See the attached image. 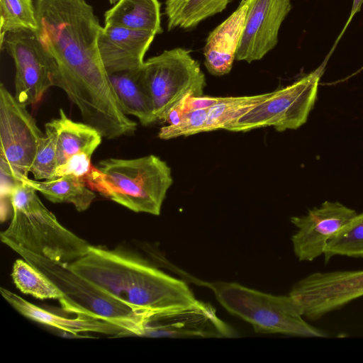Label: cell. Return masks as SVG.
I'll list each match as a JSON object with an SVG mask.
<instances>
[{
  "instance_id": "6da1fadb",
  "label": "cell",
  "mask_w": 363,
  "mask_h": 363,
  "mask_svg": "<svg viewBox=\"0 0 363 363\" xmlns=\"http://www.w3.org/2000/svg\"><path fill=\"white\" fill-rule=\"evenodd\" d=\"M34 33L48 61L53 86L62 89L84 123L108 140L132 135L137 123L122 110L103 63L102 26L86 0H35Z\"/></svg>"
},
{
  "instance_id": "7a4b0ae2",
  "label": "cell",
  "mask_w": 363,
  "mask_h": 363,
  "mask_svg": "<svg viewBox=\"0 0 363 363\" xmlns=\"http://www.w3.org/2000/svg\"><path fill=\"white\" fill-rule=\"evenodd\" d=\"M68 267L103 292L142 313L154 314L199 301L186 282L123 250L90 245L87 252Z\"/></svg>"
},
{
  "instance_id": "3957f363",
  "label": "cell",
  "mask_w": 363,
  "mask_h": 363,
  "mask_svg": "<svg viewBox=\"0 0 363 363\" xmlns=\"http://www.w3.org/2000/svg\"><path fill=\"white\" fill-rule=\"evenodd\" d=\"M10 202L12 218L0 237L11 249L21 248L66 264L87 252L90 245L60 224L40 201L37 191L28 184H16Z\"/></svg>"
},
{
  "instance_id": "277c9868",
  "label": "cell",
  "mask_w": 363,
  "mask_h": 363,
  "mask_svg": "<svg viewBox=\"0 0 363 363\" xmlns=\"http://www.w3.org/2000/svg\"><path fill=\"white\" fill-rule=\"evenodd\" d=\"M83 179L91 189L112 201L155 216L160 214L173 183L170 167L154 155L103 160Z\"/></svg>"
},
{
  "instance_id": "5b68a950",
  "label": "cell",
  "mask_w": 363,
  "mask_h": 363,
  "mask_svg": "<svg viewBox=\"0 0 363 363\" xmlns=\"http://www.w3.org/2000/svg\"><path fill=\"white\" fill-rule=\"evenodd\" d=\"M46 275L63 293V310L77 315L106 320L125 328L128 335L142 336L151 314L138 312L103 292L73 272L68 264L35 255L21 248L13 250Z\"/></svg>"
},
{
  "instance_id": "8992f818",
  "label": "cell",
  "mask_w": 363,
  "mask_h": 363,
  "mask_svg": "<svg viewBox=\"0 0 363 363\" xmlns=\"http://www.w3.org/2000/svg\"><path fill=\"white\" fill-rule=\"evenodd\" d=\"M220 305L249 323L257 333L303 337H327L324 330L308 324L291 296L273 295L234 282L212 284Z\"/></svg>"
},
{
  "instance_id": "52a82bcc",
  "label": "cell",
  "mask_w": 363,
  "mask_h": 363,
  "mask_svg": "<svg viewBox=\"0 0 363 363\" xmlns=\"http://www.w3.org/2000/svg\"><path fill=\"white\" fill-rule=\"evenodd\" d=\"M325 63L290 85L272 91L267 99L228 123L225 130L247 132L273 127L282 132L303 125L317 98L318 84Z\"/></svg>"
},
{
  "instance_id": "ba28073f",
  "label": "cell",
  "mask_w": 363,
  "mask_h": 363,
  "mask_svg": "<svg viewBox=\"0 0 363 363\" xmlns=\"http://www.w3.org/2000/svg\"><path fill=\"white\" fill-rule=\"evenodd\" d=\"M142 74L158 121L185 96H203L206 86L199 62L182 48L149 58L144 62Z\"/></svg>"
},
{
  "instance_id": "9c48e42d",
  "label": "cell",
  "mask_w": 363,
  "mask_h": 363,
  "mask_svg": "<svg viewBox=\"0 0 363 363\" xmlns=\"http://www.w3.org/2000/svg\"><path fill=\"white\" fill-rule=\"evenodd\" d=\"M45 135L27 106L1 83L0 161L8 166L16 180L21 182L28 177Z\"/></svg>"
},
{
  "instance_id": "30bf717a",
  "label": "cell",
  "mask_w": 363,
  "mask_h": 363,
  "mask_svg": "<svg viewBox=\"0 0 363 363\" xmlns=\"http://www.w3.org/2000/svg\"><path fill=\"white\" fill-rule=\"evenodd\" d=\"M289 294L303 317L316 320L363 296V270L313 272L296 282Z\"/></svg>"
},
{
  "instance_id": "8fae6325",
  "label": "cell",
  "mask_w": 363,
  "mask_h": 363,
  "mask_svg": "<svg viewBox=\"0 0 363 363\" xmlns=\"http://www.w3.org/2000/svg\"><path fill=\"white\" fill-rule=\"evenodd\" d=\"M0 47L14 62V96L26 106L36 105L53 84L48 61L35 34L26 31L8 33Z\"/></svg>"
},
{
  "instance_id": "7c38bea8",
  "label": "cell",
  "mask_w": 363,
  "mask_h": 363,
  "mask_svg": "<svg viewBox=\"0 0 363 363\" xmlns=\"http://www.w3.org/2000/svg\"><path fill=\"white\" fill-rule=\"evenodd\" d=\"M142 336L151 337L227 338L237 332L216 315L208 303H198L152 314Z\"/></svg>"
},
{
  "instance_id": "4fadbf2b",
  "label": "cell",
  "mask_w": 363,
  "mask_h": 363,
  "mask_svg": "<svg viewBox=\"0 0 363 363\" xmlns=\"http://www.w3.org/2000/svg\"><path fill=\"white\" fill-rule=\"evenodd\" d=\"M357 215L338 201H325L301 216H293L297 228L291 237L293 250L299 261L311 262L323 255L330 238Z\"/></svg>"
},
{
  "instance_id": "5bb4252c",
  "label": "cell",
  "mask_w": 363,
  "mask_h": 363,
  "mask_svg": "<svg viewBox=\"0 0 363 363\" xmlns=\"http://www.w3.org/2000/svg\"><path fill=\"white\" fill-rule=\"evenodd\" d=\"M247 1L248 9L235 60L250 63L261 60L276 47L279 29L292 5L291 0Z\"/></svg>"
},
{
  "instance_id": "9a60e30c",
  "label": "cell",
  "mask_w": 363,
  "mask_h": 363,
  "mask_svg": "<svg viewBox=\"0 0 363 363\" xmlns=\"http://www.w3.org/2000/svg\"><path fill=\"white\" fill-rule=\"evenodd\" d=\"M155 34L104 24L98 40L103 63L108 74L142 68L144 57Z\"/></svg>"
},
{
  "instance_id": "2e32d148",
  "label": "cell",
  "mask_w": 363,
  "mask_h": 363,
  "mask_svg": "<svg viewBox=\"0 0 363 363\" xmlns=\"http://www.w3.org/2000/svg\"><path fill=\"white\" fill-rule=\"evenodd\" d=\"M0 291L4 298L26 318L67 333L73 335L87 332L113 336L128 335L125 328L111 322L84 315L67 318L34 305L3 287L0 289Z\"/></svg>"
},
{
  "instance_id": "e0dca14e",
  "label": "cell",
  "mask_w": 363,
  "mask_h": 363,
  "mask_svg": "<svg viewBox=\"0 0 363 363\" xmlns=\"http://www.w3.org/2000/svg\"><path fill=\"white\" fill-rule=\"evenodd\" d=\"M248 1L237 9L208 35L203 48L204 65L213 75L222 76L232 69L243 30Z\"/></svg>"
},
{
  "instance_id": "ac0fdd59",
  "label": "cell",
  "mask_w": 363,
  "mask_h": 363,
  "mask_svg": "<svg viewBox=\"0 0 363 363\" xmlns=\"http://www.w3.org/2000/svg\"><path fill=\"white\" fill-rule=\"evenodd\" d=\"M108 74L120 106L127 116L136 117L145 126L158 121L143 79L142 68Z\"/></svg>"
},
{
  "instance_id": "d6986e66",
  "label": "cell",
  "mask_w": 363,
  "mask_h": 363,
  "mask_svg": "<svg viewBox=\"0 0 363 363\" xmlns=\"http://www.w3.org/2000/svg\"><path fill=\"white\" fill-rule=\"evenodd\" d=\"M46 123L56 133L58 166L75 154L84 152L92 156L102 140L103 136L96 128L86 123L74 121L62 108L58 118Z\"/></svg>"
},
{
  "instance_id": "ffe728a7",
  "label": "cell",
  "mask_w": 363,
  "mask_h": 363,
  "mask_svg": "<svg viewBox=\"0 0 363 363\" xmlns=\"http://www.w3.org/2000/svg\"><path fill=\"white\" fill-rule=\"evenodd\" d=\"M104 24L148 31L162 33L160 3L158 0H118L107 10Z\"/></svg>"
},
{
  "instance_id": "44dd1931",
  "label": "cell",
  "mask_w": 363,
  "mask_h": 363,
  "mask_svg": "<svg viewBox=\"0 0 363 363\" xmlns=\"http://www.w3.org/2000/svg\"><path fill=\"white\" fill-rule=\"evenodd\" d=\"M23 182L52 203L72 204L77 211L87 210L96 197L82 178L65 175L49 180L26 178Z\"/></svg>"
},
{
  "instance_id": "7402d4cb",
  "label": "cell",
  "mask_w": 363,
  "mask_h": 363,
  "mask_svg": "<svg viewBox=\"0 0 363 363\" xmlns=\"http://www.w3.org/2000/svg\"><path fill=\"white\" fill-rule=\"evenodd\" d=\"M232 0H167V28H192L206 18L222 12Z\"/></svg>"
},
{
  "instance_id": "603a6c76",
  "label": "cell",
  "mask_w": 363,
  "mask_h": 363,
  "mask_svg": "<svg viewBox=\"0 0 363 363\" xmlns=\"http://www.w3.org/2000/svg\"><path fill=\"white\" fill-rule=\"evenodd\" d=\"M13 281L18 289L37 298L62 299L61 290L43 272L24 259H18L13 265Z\"/></svg>"
},
{
  "instance_id": "cb8c5ba5",
  "label": "cell",
  "mask_w": 363,
  "mask_h": 363,
  "mask_svg": "<svg viewBox=\"0 0 363 363\" xmlns=\"http://www.w3.org/2000/svg\"><path fill=\"white\" fill-rule=\"evenodd\" d=\"M33 0H0V46L10 33H35L38 29Z\"/></svg>"
},
{
  "instance_id": "d4e9b609",
  "label": "cell",
  "mask_w": 363,
  "mask_h": 363,
  "mask_svg": "<svg viewBox=\"0 0 363 363\" xmlns=\"http://www.w3.org/2000/svg\"><path fill=\"white\" fill-rule=\"evenodd\" d=\"M272 94V91L253 96L223 97L218 104L208 108L203 133L224 129L231 121Z\"/></svg>"
},
{
  "instance_id": "484cf974",
  "label": "cell",
  "mask_w": 363,
  "mask_h": 363,
  "mask_svg": "<svg viewBox=\"0 0 363 363\" xmlns=\"http://www.w3.org/2000/svg\"><path fill=\"white\" fill-rule=\"evenodd\" d=\"M325 261L334 256L363 257V213L357 214L328 242Z\"/></svg>"
},
{
  "instance_id": "4316f807",
  "label": "cell",
  "mask_w": 363,
  "mask_h": 363,
  "mask_svg": "<svg viewBox=\"0 0 363 363\" xmlns=\"http://www.w3.org/2000/svg\"><path fill=\"white\" fill-rule=\"evenodd\" d=\"M45 136L41 140L30 172L36 180H49L55 178L58 166L57 136L55 130L45 124Z\"/></svg>"
},
{
  "instance_id": "83f0119b",
  "label": "cell",
  "mask_w": 363,
  "mask_h": 363,
  "mask_svg": "<svg viewBox=\"0 0 363 363\" xmlns=\"http://www.w3.org/2000/svg\"><path fill=\"white\" fill-rule=\"evenodd\" d=\"M208 112V108L189 111L179 123L162 127L158 137L162 140H169L203 133Z\"/></svg>"
},
{
  "instance_id": "f1b7e54d",
  "label": "cell",
  "mask_w": 363,
  "mask_h": 363,
  "mask_svg": "<svg viewBox=\"0 0 363 363\" xmlns=\"http://www.w3.org/2000/svg\"><path fill=\"white\" fill-rule=\"evenodd\" d=\"M91 156L84 152L70 156L57 167L55 178L65 175L84 178L91 169Z\"/></svg>"
},
{
  "instance_id": "f546056e",
  "label": "cell",
  "mask_w": 363,
  "mask_h": 363,
  "mask_svg": "<svg viewBox=\"0 0 363 363\" xmlns=\"http://www.w3.org/2000/svg\"><path fill=\"white\" fill-rule=\"evenodd\" d=\"M362 5H363V0H353L352 1V8H351L350 16L348 17V19H347L345 26L343 27L342 31L340 32L339 36L337 38V40L334 45V48L337 45V43L339 42V40L342 38V36L343 35L344 33L345 32L347 28L348 27L350 22L353 19L354 16L357 13H359L360 11Z\"/></svg>"
},
{
  "instance_id": "4dcf8cb0",
  "label": "cell",
  "mask_w": 363,
  "mask_h": 363,
  "mask_svg": "<svg viewBox=\"0 0 363 363\" xmlns=\"http://www.w3.org/2000/svg\"><path fill=\"white\" fill-rule=\"evenodd\" d=\"M118 0H109V2L111 4H116Z\"/></svg>"
}]
</instances>
